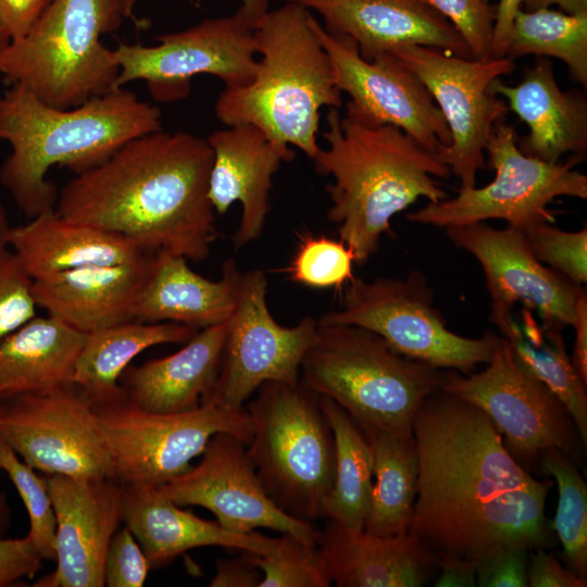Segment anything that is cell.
<instances>
[{"label":"cell","instance_id":"cell-1","mask_svg":"<svg viewBox=\"0 0 587 587\" xmlns=\"http://www.w3.org/2000/svg\"><path fill=\"white\" fill-rule=\"evenodd\" d=\"M412 432L419 477L409 533L437 563L548 545L552 482L530 475L479 408L438 389L422 402Z\"/></svg>","mask_w":587,"mask_h":587},{"label":"cell","instance_id":"cell-2","mask_svg":"<svg viewBox=\"0 0 587 587\" xmlns=\"http://www.w3.org/2000/svg\"><path fill=\"white\" fill-rule=\"evenodd\" d=\"M212 161L207 139L191 133L141 135L77 173L59 192L54 210L125 236L146 252L200 262L218 237L208 197Z\"/></svg>","mask_w":587,"mask_h":587},{"label":"cell","instance_id":"cell-3","mask_svg":"<svg viewBox=\"0 0 587 587\" xmlns=\"http://www.w3.org/2000/svg\"><path fill=\"white\" fill-rule=\"evenodd\" d=\"M326 123L327 146L313 159L316 173L333 178L325 187L326 216L362 265L378 250L397 213L420 198H448L435 177L447 179L451 172L439 154L394 125L367 120L350 101L344 116L329 108Z\"/></svg>","mask_w":587,"mask_h":587},{"label":"cell","instance_id":"cell-4","mask_svg":"<svg viewBox=\"0 0 587 587\" xmlns=\"http://www.w3.org/2000/svg\"><path fill=\"white\" fill-rule=\"evenodd\" d=\"M161 116L124 87L61 109L13 84L0 96V141L11 147L0 183L29 218L54 210L59 192L47 179L52 166L86 171L130 139L162 129Z\"/></svg>","mask_w":587,"mask_h":587},{"label":"cell","instance_id":"cell-5","mask_svg":"<svg viewBox=\"0 0 587 587\" xmlns=\"http://www.w3.org/2000/svg\"><path fill=\"white\" fill-rule=\"evenodd\" d=\"M311 11L284 1L253 26L258 68L253 79L225 88L214 113L225 126L250 124L277 147L294 146L314 159L321 109L342 104L330 60L310 24Z\"/></svg>","mask_w":587,"mask_h":587},{"label":"cell","instance_id":"cell-6","mask_svg":"<svg viewBox=\"0 0 587 587\" xmlns=\"http://www.w3.org/2000/svg\"><path fill=\"white\" fill-rule=\"evenodd\" d=\"M305 387L339 404L363 433L411 434L422 402L440 389L444 372L397 351L357 325L319 324L301 366Z\"/></svg>","mask_w":587,"mask_h":587},{"label":"cell","instance_id":"cell-7","mask_svg":"<svg viewBox=\"0 0 587 587\" xmlns=\"http://www.w3.org/2000/svg\"><path fill=\"white\" fill-rule=\"evenodd\" d=\"M126 18L122 0H53L21 39L0 50V76L71 109L114 88L120 67L101 36Z\"/></svg>","mask_w":587,"mask_h":587},{"label":"cell","instance_id":"cell-8","mask_svg":"<svg viewBox=\"0 0 587 587\" xmlns=\"http://www.w3.org/2000/svg\"><path fill=\"white\" fill-rule=\"evenodd\" d=\"M258 476L286 514L313 523L335 477V441L320 396L300 380L266 382L246 409Z\"/></svg>","mask_w":587,"mask_h":587},{"label":"cell","instance_id":"cell-9","mask_svg":"<svg viewBox=\"0 0 587 587\" xmlns=\"http://www.w3.org/2000/svg\"><path fill=\"white\" fill-rule=\"evenodd\" d=\"M317 323L364 327L405 357L465 375L490 361L500 337L492 332L478 338L451 332L434 307V290L420 271L404 278L371 282L353 276L346 284L339 308L324 313Z\"/></svg>","mask_w":587,"mask_h":587},{"label":"cell","instance_id":"cell-10","mask_svg":"<svg viewBox=\"0 0 587 587\" xmlns=\"http://www.w3.org/2000/svg\"><path fill=\"white\" fill-rule=\"evenodd\" d=\"M517 138L514 126L504 121L496 124L485 148L488 165L495 171L492 182L479 188L460 187L453 198L428 202L407 218L444 228L500 218L524 230L554 223L548 204L557 197L587 198V176L575 170L582 158L547 163L521 152Z\"/></svg>","mask_w":587,"mask_h":587},{"label":"cell","instance_id":"cell-11","mask_svg":"<svg viewBox=\"0 0 587 587\" xmlns=\"http://www.w3.org/2000/svg\"><path fill=\"white\" fill-rule=\"evenodd\" d=\"M105 436L113 478L123 485L160 487L191 467L210 438L228 433L246 445L251 438L245 408L203 403L174 414L143 411L126 398L93 407Z\"/></svg>","mask_w":587,"mask_h":587},{"label":"cell","instance_id":"cell-12","mask_svg":"<svg viewBox=\"0 0 587 587\" xmlns=\"http://www.w3.org/2000/svg\"><path fill=\"white\" fill-rule=\"evenodd\" d=\"M440 389L479 408L526 470L549 450H559L582 464L584 446L569 411L519 363L503 336L486 369L466 376L457 371L444 373Z\"/></svg>","mask_w":587,"mask_h":587},{"label":"cell","instance_id":"cell-13","mask_svg":"<svg viewBox=\"0 0 587 587\" xmlns=\"http://www.w3.org/2000/svg\"><path fill=\"white\" fill-rule=\"evenodd\" d=\"M430 92L448 125L451 143L439 157L461 182L473 187L485 166V148L496 124L504 121L508 104L490 88L514 68L508 57L464 59L433 47L407 46L391 52Z\"/></svg>","mask_w":587,"mask_h":587},{"label":"cell","instance_id":"cell-14","mask_svg":"<svg viewBox=\"0 0 587 587\" xmlns=\"http://www.w3.org/2000/svg\"><path fill=\"white\" fill-rule=\"evenodd\" d=\"M0 440L35 471L48 475L113 477L97 412L74 384L3 399Z\"/></svg>","mask_w":587,"mask_h":587},{"label":"cell","instance_id":"cell-15","mask_svg":"<svg viewBox=\"0 0 587 587\" xmlns=\"http://www.w3.org/2000/svg\"><path fill=\"white\" fill-rule=\"evenodd\" d=\"M266 292L262 270L241 273L220 371L202 404L241 409L266 382H299L302 359L316 337L317 320L305 316L295 326L278 324L268 310Z\"/></svg>","mask_w":587,"mask_h":587},{"label":"cell","instance_id":"cell-16","mask_svg":"<svg viewBox=\"0 0 587 587\" xmlns=\"http://www.w3.org/2000/svg\"><path fill=\"white\" fill-rule=\"evenodd\" d=\"M158 39L152 47L121 43L113 50L120 67L114 88L146 80L151 96L167 102L187 97L193 76H216L225 88H237L258 68L253 28L237 12Z\"/></svg>","mask_w":587,"mask_h":587},{"label":"cell","instance_id":"cell-17","mask_svg":"<svg viewBox=\"0 0 587 587\" xmlns=\"http://www.w3.org/2000/svg\"><path fill=\"white\" fill-rule=\"evenodd\" d=\"M453 245L480 264L490 297V321L502 333L517 303L539 313L542 323L572 326L579 297L586 291L532 252L522 230L495 228L484 222L445 227Z\"/></svg>","mask_w":587,"mask_h":587},{"label":"cell","instance_id":"cell-18","mask_svg":"<svg viewBox=\"0 0 587 587\" xmlns=\"http://www.w3.org/2000/svg\"><path fill=\"white\" fill-rule=\"evenodd\" d=\"M310 24L326 51L338 89L367 120L390 124L439 154L450 146L446 120L420 78L391 53L363 59L349 39L336 36L310 14Z\"/></svg>","mask_w":587,"mask_h":587},{"label":"cell","instance_id":"cell-19","mask_svg":"<svg viewBox=\"0 0 587 587\" xmlns=\"http://www.w3.org/2000/svg\"><path fill=\"white\" fill-rule=\"evenodd\" d=\"M159 488L178 505L210 510L230 532L247 534L264 527L320 544L321 530L313 523L286 514L273 502L247 445L232 434H214L196 466Z\"/></svg>","mask_w":587,"mask_h":587},{"label":"cell","instance_id":"cell-20","mask_svg":"<svg viewBox=\"0 0 587 587\" xmlns=\"http://www.w3.org/2000/svg\"><path fill=\"white\" fill-rule=\"evenodd\" d=\"M46 480L57 521V567L33 586L103 587L107 551L123 522L124 485L113 477Z\"/></svg>","mask_w":587,"mask_h":587},{"label":"cell","instance_id":"cell-21","mask_svg":"<svg viewBox=\"0 0 587 587\" xmlns=\"http://www.w3.org/2000/svg\"><path fill=\"white\" fill-rule=\"evenodd\" d=\"M317 12L329 33L349 39L372 61L407 46L473 59L455 27L424 0H282Z\"/></svg>","mask_w":587,"mask_h":587},{"label":"cell","instance_id":"cell-22","mask_svg":"<svg viewBox=\"0 0 587 587\" xmlns=\"http://www.w3.org/2000/svg\"><path fill=\"white\" fill-rule=\"evenodd\" d=\"M205 139L213 152L208 197L215 213L224 214L234 202L241 204L240 222L232 237L237 250L261 236L271 211L273 176L295 152L277 147L250 124L226 126Z\"/></svg>","mask_w":587,"mask_h":587},{"label":"cell","instance_id":"cell-23","mask_svg":"<svg viewBox=\"0 0 587 587\" xmlns=\"http://www.w3.org/2000/svg\"><path fill=\"white\" fill-rule=\"evenodd\" d=\"M490 88L528 127V134L517 138L521 152L547 163H558L567 152L585 158L586 97L579 90H562L549 60L540 57L517 85L497 78Z\"/></svg>","mask_w":587,"mask_h":587},{"label":"cell","instance_id":"cell-24","mask_svg":"<svg viewBox=\"0 0 587 587\" xmlns=\"http://www.w3.org/2000/svg\"><path fill=\"white\" fill-rule=\"evenodd\" d=\"M154 253L137 261L92 265L33 283L37 307L72 327L90 333L133 320Z\"/></svg>","mask_w":587,"mask_h":587},{"label":"cell","instance_id":"cell-25","mask_svg":"<svg viewBox=\"0 0 587 587\" xmlns=\"http://www.w3.org/2000/svg\"><path fill=\"white\" fill-rule=\"evenodd\" d=\"M123 522L135 536L150 567L171 563L182 553L217 546L257 554L272 550L276 538L260 533H234L217 521H207L184 511L159 487L124 485Z\"/></svg>","mask_w":587,"mask_h":587},{"label":"cell","instance_id":"cell-26","mask_svg":"<svg viewBox=\"0 0 587 587\" xmlns=\"http://www.w3.org/2000/svg\"><path fill=\"white\" fill-rule=\"evenodd\" d=\"M227 322L199 329L173 354L128 366L120 379L125 398L152 413L174 414L199 408L220 371Z\"/></svg>","mask_w":587,"mask_h":587},{"label":"cell","instance_id":"cell-27","mask_svg":"<svg viewBox=\"0 0 587 587\" xmlns=\"http://www.w3.org/2000/svg\"><path fill=\"white\" fill-rule=\"evenodd\" d=\"M241 273L228 259L221 278L211 280L193 272L186 258L157 252L134 305L133 320L173 322L196 329L221 324L234 311Z\"/></svg>","mask_w":587,"mask_h":587},{"label":"cell","instance_id":"cell-28","mask_svg":"<svg viewBox=\"0 0 587 587\" xmlns=\"http://www.w3.org/2000/svg\"><path fill=\"white\" fill-rule=\"evenodd\" d=\"M9 248L34 280L85 266L134 262L149 253L125 236L70 221L55 210L11 227Z\"/></svg>","mask_w":587,"mask_h":587},{"label":"cell","instance_id":"cell-29","mask_svg":"<svg viewBox=\"0 0 587 587\" xmlns=\"http://www.w3.org/2000/svg\"><path fill=\"white\" fill-rule=\"evenodd\" d=\"M320 546L338 587H420L438 566L410 533L377 536L327 520Z\"/></svg>","mask_w":587,"mask_h":587},{"label":"cell","instance_id":"cell-30","mask_svg":"<svg viewBox=\"0 0 587 587\" xmlns=\"http://www.w3.org/2000/svg\"><path fill=\"white\" fill-rule=\"evenodd\" d=\"M83 333L53 316H34L0 341V399L73 384Z\"/></svg>","mask_w":587,"mask_h":587},{"label":"cell","instance_id":"cell-31","mask_svg":"<svg viewBox=\"0 0 587 587\" xmlns=\"http://www.w3.org/2000/svg\"><path fill=\"white\" fill-rule=\"evenodd\" d=\"M199 329L173 323L129 320L90 332L76 361L72 383L93 407L125 398L121 376L143 350L161 344L187 342Z\"/></svg>","mask_w":587,"mask_h":587},{"label":"cell","instance_id":"cell-32","mask_svg":"<svg viewBox=\"0 0 587 587\" xmlns=\"http://www.w3.org/2000/svg\"><path fill=\"white\" fill-rule=\"evenodd\" d=\"M364 435L373 450L374 482L363 530L377 536L408 534L419 477L413 432L375 429Z\"/></svg>","mask_w":587,"mask_h":587},{"label":"cell","instance_id":"cell-33","mask_svg":"<svg viewBox=\"0 0 587 587\" xmlns=\"http://www.w3.org/2000/svg\"><path fill=\"white\" fill-rule=\"evenodd\" d=\"M321 408L335 441L334 484L325 497L321 519L363 530L374 482L372 446L354 420L334 400L320 396Z\"/></svg>","mask_w":587,"mask_h":587},{"label":"cell","instance_id":"cell-34","mask_svg":"<svg viewBox=\"0 0 587 587\" xmlns=\"http://www.w3.org/2000/svg\"><path fill=\"white\" fill-rule=\"evenodd\" d=\"M501 336L509 341L519 363L564 404L586 449L587 384L567 355L560 329L544 323L540 326L532 310L524 307L521 321L513 317Z\"/></svg>","mask_w":587,"mask_h":587},{"label":"cell","instance_id":"cell-35","mask_svg":"<svg viewBox=\"0 0 587 587\" xmlns=\"http://www.w3.org/2000/svg\"><path fill=\"white\" fill-rule=\"evenodd\" d=\"M527 54L560 59L572 78L586 88L587 13L521 9L513 20L505 57L514 60Z\"/></svg>","mask_w":587,"mask_h":587},{"label":"cell","instance_id":"cell-36","mask_svg":"<svg viewBox=\"0 0 587 587\" xmlns=\"http://www.w3.org/2000/svg\"><path fill=\"white\" fill-rule=\"evenodd\" d=\"M540 465L558 485L553 526L567 567L587 578V485L576 463L559 450L544 453Z\"/></svg>","mask_w":587,"mask_h":587},{"label":"cell","instance_id":"cell-37","mask_svg":"<svg viewBox=\"0 0 587 587\" xmlns=\"http://www.w3.org/2000/svg\"><path fill=\"white\" fill-rule=\"evenodd\" d=\"M263 574L259 587H328L330 570L320 544L283 533L265 554L248 552Z\"/></svg>","mask_w":587,"mask_h":587},{"label":"cell","instance_id":"cell-38","mask_svg":"<svg viewBox=\"0 0 587 587\" xmlns=\"http://www.w3.org/2000/svg\"><path fill=\"white\" fill-rule=\"evenodd\" d=\"M0 470L7 473L25 505L29 529L26 538L42 560H55L57 521L46 477L0 440Z\"/></svg>","mask_w":587,"mask_h":587},{"label":"cell","instance_id":"cell-39","mask_svg":"<svg viewBox=\"0 0 587 587\" xmlns=\"http://www.w3.org/2000/svg\"><path fill=\"white\" fill-rule=\"evenodd\" d=\"M354 254L340 239L304 234L283 271L299 285L312 288H339L352 277Z\"/></svg>","mask_w":587,"mask_h":587},{"label":"cell","instance_id":"cell-40","mask_svg":"<svg viewBox=\"0 0 587 587\" xmlns=\"http://www.w3.org/2000/svg\"><path fill=\"white\" fill-rule=\"evenodd\" d=\"M534 255L548 267L557 271L577 285L587 282V228L566 232L552 225L539 223L524 230Z\"/></svg>","mask_w":587,"mask_h":587},{"label":"cell","instance_id":"cell-41","mask_svg":"<svg viewBox=\"0 0 587 587\" xmlns=\"http://www.w3.org/2000/svg\"><path fill=\"white\" fill-rule=\"evenodd\" d=\"M33 283L12 249L0 251V341L36 316Z\"/></svg>","mask_w":587,"mask_h":587},{"label":"cell","instance_id":"cell-42","mask_svg":"<svg viewBox=\"0 0 587 587\" xmlns=\"http://www.w3.org/2000/svg\"><path fill=\"white\" fill-rule=\"evenodd\" d=\"M459 32L473 59H489L496 5L485 0H424Z\"/></svg>","mask_w":587,"mask_h":587},{"label":"cell","instance_id":"cell-43","mask_svg":"<svg viewBox=\"0 0 587 587\" xmlns=\"http://www.w3.org/2000/svg\"><path fill=\"white\" fill-rule=\"evenodd\" d=\"M150 569L146 554L129 528H118L105 555L104 586L141 587Z\"/></svg>","mask_w":587,"mask_h":587},{"label":"cell","instance_id":"cell-44","mask_svg":"<svg viewBox=\"0 0 587 587\" xmlns=\"http://www.w3.org/2000/svg\"><path fill=\"white\" fill-rule=\"evenodd\" d=\"M529 550L519 546L497 548L476 565V586L526 587Z\"/></svg>","mask_w":587,"mask_h":587},{"label":"cell","instance_id":"cell-45","mask_svg":"<svg viewBox=\"0 0 587 587\" xmlns=\"http://www.w3.org/2000/svg\"><path fill=\"white\" fill-rule=\"evenodd\" d=\"M42 559L29 540L0 537V587L13 586L33 577L41 567Z\"/></svg>","mask_w":587,"mask_h":587},{"label":"cell","instance_id":"cell-46","mask_svg":"<svg viewBox=\"0 0 587 587\" xmlns=\"http://www.w3.org/2000/svg\"><path fill=\"white\" fill-rule=\"evenodd\" d=\"M527 586L586 587L587 578L561 565L558 559L544 548H538L529 551L528 554Z\"/></svg>","mask_w":587,"mask_h":587},{"label":"cell","instance_id":"cell-47","mask_svg":"<svg viewBox=\"0 0 587 587\" xmlns=\"http://www.w3.org/2000/svg\"><path fill=\"white\" fill-rule=\"evenodd\" d=\"M53 0H0V24L10 41L24 37Z\"/></svg>","mask_w":587,"mask_h":587},{"label":"cell","instance_id":"cell-48","mask_svg":"<svg viewBox=\"0 0 587 587\" xmlns=\"http://www.w3.org/2000/svg\"><path fill=\"white\" fill-rule=\"evenodd\" d=\"M263 574L250 560L247 551L240 557L218 559L211 587H259Z\"/></svg>","mask_w":587,"mask_h":587},{"label":"cell","instance_id":"cell-49","mask_svg":"<svg viewBox=\"0 0 587 587\" xmlns=\"http://www.w3.org/2000/svg\"><path fill=\"white\" fill-rule=\"evenodd\" d=\"M523 0H499L496 5V18L489 49V58L507 55L513 20L521 10Z\"/></svg>","mask_w":587,"mask_h":587},{"label":"cell","instance_id":"cell-50","mask_svg":"<svg viewBox=\"0 0 587 587\" xmlns=\"http://www.w3.org/2000/svg\"><path fill=\"white\" fill-rule=\"evenodd\" d=\"M575 330V341L573 347L572 363L583 379L587 384V295L586 291L579 297L575 317L572 323Z\"/></svg>","mask_w":587,"mask_h":587},{"label":"cell","instance_id":"cell-51","mask_svg":"<svg viewBox=\"0 0 587 587\" xmlns=\"http://www.w3.org/2000/svg\"><path fill=\"white\" fill-rule=\"evenodd\" d=\"M476 561L454 559L438 563L440 574L436 587H474L476 586Z\"/></svg>","mask_w":587,"mask_h":587},{"label":"cell","instance_id":"cell-52","mask_svg":"<svg viewBox=\"0 0 587 587\" xmlns=\"http://www.w3.org/2000/svg\"><path fill=\"white\" fill-rule=\"evenodd\" d=\"M138 0H122L125 16L129 17ZM241 2L237 13L252 27L257 21L268 11L271 0H239Z\"/></svg>","mask_w":587,"mask_h":587},{"label":"cell","instance_id":"cell-53","mask_svg":"<svg viewBox=\"0 0 587 587\" xmlns=\"http://www.w3.org/2000/svg\"><path fill=\"white\" fill-rule=\"evenodd\" d=\"M522 4L525 11L550 8L552 4H557L569 14L587 13V0H523Z\"/></svg>","mask_w":587,"mask_h":587},{"label":"cell","instance_id":"cell-54","mask_svg":"<svg viewBox=\"0 0 587 587\" xmlns=\"http://www.w3.org/2000/svg\"><path fill=\"white\" fill-rule=\"evenodd\" d=\"M11 227L7 211L0 201V251L9 247V234Z\"/></svg>","mask_w":587,"mask_h":587},{"label":"cell","instance_id":"cell-55","mask_svg":"<svg viewBox=\"0 0 587 587\" xmlns=\"http://www.w3.org/2000/svg\"><path fill=\"white\" fill-rule=\"evenodd\" d=\"M2 400L0 399V408ZM11 522V510L5 496L0 492V537L7 533Z\"/></svg>","mask_w":587,"mask_h":587},{"label":"cell","instance_id":"cell-56","mask_svg":"<svg viewBox=\"0 0 587 587\" xmlns=\"http://www.w3.org/2000/svg\"><path fill=\"white\" fill-rule=\"evenodd\" d=\"M9 42L10 39L0 24V50L4 48Z\"/></svg>","mask_w":587,"mask_h":587},{"label":"cell","instance_id":"cell-57","mask_svg":"<svg viewBox=\"0 0 587 587\" xmlns=\"http://www.w3.org/2000/svg\"><path fill=\"white\" fill-rule=\"evenodd\" d=\"M485 1H488V0H485Z\"/></svg>","mask_w":587,"mask_h":587}]
</instances>
